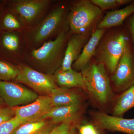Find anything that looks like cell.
<instances>
[{
  "label": "cell",
  "mask_w": 134,
  "mask_h": 134,
  "mask_svg": "<svg viewBox=\"0 0 134 134\" xmlns=\"http://www.w3.org/2000/svg\"><path fill=\"white\" fill-rule=\"evenodd\" d=\"M134 107V85L122 92L117 98L113 109V116L122 117L125 113Z\"/></svg>",
  "instance_id": "obj_20"
},
{
  "label": "cell",
  "mask_w": 134,
  "mask_h": 134,
  "mask_svg": "<svg viewBox=\"0 0 134 134\" xmlns=\"http://www.w3.org/2000/svg\"><path fill=\"white\" fill-rule=\"evenodd\" d=\"M5 106H6V105L5 104V103L3 101L2 99L0 98V107Z\"/></svg>",
  "instance_id": "obj_30"
},
{
  "label": "cell",
  "mask_w": 134,
  "mask_h": 134,
  "mask_svg": "<svg viewBox=\"0 0 134 134\" xmlns=\"http://www.w3.org/2000/svg\"><path fill=\"white\" fill-rule=\"evenodd\" d=\"M50 123L47 119L26 122L19 126L13 134H48L52 130Z\"/></svg>",
  "instance_id": "obj_21"
},
{
  "label": "cell",
  "mask_w": 134,
  "mask_h": 134,
  "mask_svg": "<svg viewBox=\"0 0 134 134\" xmlns=\"http://www.w3.org/2000/svg\"><path fill=\"white\" fill-rule=\"evenodd\" d=\"M133 1L132 0H91V1L103 12L106 10L122 5H129Z\"/></svg>",
  "instance_id": "obj_23"
},
{
  "label": "cell",
  "mask_w": 134,
  "mask_h": 134,
  "mask_svg": "<svg viewBox=\"0 0 134 134\" xmlns=\"http://www.w3.org/2000/svg\"><path fill=\"white\" fill-rule=\"evenodd\" d=\"M15 117L14 108L8 106L0 107V125Z\"/></svg>",
  "instance_id": "obj_26"
},
{
  "label": "cell",
  "mask_w": 134,
  "mask_h": 134,
  "mask_svg": "<svg viewBox=\"0 0 134 134\" xmlns=\"http://www.w3.org/2000/svg\"><path fill=\"white\" fill-rule=\"evenodd\" d=\"M25 30L18 17L5 5L0 12V32H23Z\"/></svg>",
  "instance_id": "obj_19"
},
{
  "label": "cell",
  "mask_w": 134,
  "mask_h": 134,
  "mask_svg": "<svg viewBox=\"0 0 134 134\" xmlns=\"http://www.w3.org/2000/svg\"><path fill=\"white\" fill-rule=\"evenodd\" d=\"M50 96L53 107L80 104L82 99L81 96L76 92L63 87L54 89Z\"/></svg>",
  "instance_id": "obj_18"
},
{
  "label": "cell",
  "mask_w": 134,
  "mask_h": 134,
  "mask_svg": "<svg viewBox=\"0 0 134 134\" xmlns=\"http://www.w3.org/2000/svg\"><path fill=\"white\" fill-rule=\"evenodd\" d=\"M129 39L124 32H119L106 39L98 51L99 62L103 63L111 74H113Z\"/></svg>",
  "instance_id": "obj_7"
},
{
  "label": "cell",
  "mask_w": 134,
  "mask_h": 134,
  "mask_svg": "<svg viewBox=\"0 0 134 134\" xmlns=\"http://www.w3.org/2000/svg\"><path fill=\"white\" fill-rule=\"evenodd\" d=\"M127 19V25L131 38V43L134 49V13Z\"/></svg>",
  "instance_id": "obj_28"
},
{
  "label": "cell",
  "mask_w": 134,
  "mask_h": 134,
  "mask_svg": "<svg viewBox=\"0 0 134 134\" xmlns=\"http://www.w3.org/2000/svg\"><path fill=\"white\" fill-rule=\"evenodd\" d=\"M53 107L50 96H39L30 104L14 107L15 116L24 124L42 119Z\"/></svg>",
  "instance_id": "obj_11"
},
{
  "label": "cell",
  "mask_w": 134,
  "mask_h": 134,
  "mask_svg": "<svg viewBox=\"0 0 134 134\" xmlns=\"http://www.w3.org/2000/svg\"><path fill=\"white\" fill-rule=\"evenodd\" d=\"M5 0H0V12L5 7Z\"/></svg>",
  "instance_id": "obj_29"
},
{
  "label": "cell",
  "mask_w": 134,
  "mask_h": 134,
  "mask_svg": "<svg viewBox=\"0 0 134 134\" xmlns=\"http://www.w3.org/2000/svg\"><path fill=\"white\" fill-rule=\"evenodd\" d=\"M134 13V1L121 9L110 11L97 25V29H108L120 26L129 17Z\"/></svg>",
  "instance_id": "obj_17"
},
{
  "label": "cell",
  "mask_w": 134,
  "mask_h": 134,
  "mask_svg": "<svg viewBox=\"0 0 134 134\" xmlns=\"http://www.w3.org/2000/svg\"><path fill=\"white\" fill-rule=\"evenodd\" d=\"M70 134H76L74 132V129H72V131H71V133Z\"/></svg>",
  "instance_id": "obj_31"
},
{
  "label": "cell",
  "mask_w": 134,
  "mask_h": 134,
  "mask_svg": "<svg viewBox=\"0 0 134 134\" xmlns=\"http://www.w3.org/2000/svg\"><path fill=\"white\" fill-rule=\"evenodd\" d=\"M17 66L19 72L14 82L25 85L41 96H50L58 87L53 75L39 72L24 63Z\"/></svg>",
  "instance_id": "obj_6"
},
{
  "label": "cell",
  "mask_w": 134,
  "mask_h": 134,
  "mask_svg": "<svg viewBox=\"0 0 134 134\" xmlns=\"http://www.w3.org/2000/svg\"><path fill=\"white\" fill-rule=\"evenodd\" d=\"M111 80L118 92L134 85V49L130 39Z\"/></svg>",
  "instance_id": "obj_9"
},
{
  "label": "cell",
  "mask_w": 134,
  "mask_h": 134,
  "mask_svg": "<svg viewBox=\"0 0 134 134\" xmlns=\"http://www.w3.org/2000/svg\"><path fill=\"white\" fill-rule=\"evenodd\" d=\"M87 40L85 35L75 34L70 35L67 42L62 64L59 69L66 71L72 68V65L81 55Z\"/></svg>",
  "instance_id": "obj_13"
},
{
  "label": "cell",
  "mask_w": 134,
  "mask_h": 134,
  "mask_svg": "<svg viewBox=\"0 0 134 134\" xmlns=\"http://www.w3.org/2000/svg\"><path fill=\"white\" fill-rule=\"evenodd\" d=\"M70 4L55 1L48 14L38 23L23 32L28 49H36L56 38L69 29L68 16Z\"/></svg>",
  "instance_id": "obj_1"
},
{
  "label": "cell",
  "mask_w": 134,
  "mask_h": 134,
  "mask_svg": "<svg viewBox=\"0 0 134 134\" xmlns=\"http://www.w3.org/2000/svg\"><path fill=\"white\" fill-rule=\"evenodd\" d=\"M92 118L96 125L103 129L134 134V119L111 116L101 112L93 113Z\"/></svg>",
  "instance_id": "obj_12"
},
{
  "label": "cell",
  "mask_w": 134,
  "mask_h": 134,
  "mask_svg": "<svg viewBox=\"0 0 134 134\" xmlns=\"http://www.w3.org/2000/svg\"><path fill=\"white\" fill-rule=\"evenodd\" d=\"M86 92L101 105L107 104L112 98L113 92L106 67L100 62L90 63L81 70Z\"/></svg>",
  "instance_id": "obj_3"
},
{
  "label": "cell",
  "mask_w": 134,
  "mask_h": 134,
  "mask_svg": "<svg viewBox=\"0 0 134 134\" xmlns=\"http://www.w3.org/2000/svg\"><path fill=\"white\" fill-rule=\"evenodd\" d=\"M37 93L19 83L0 81V98L7 106L14 108L30 104L38 98Z\"/></svg>",
  "instance_id": "obj_10"
},
{
  "label": "cell",
  "mask_w": 134,
  "mask_h": 134,
  "mask_svg": "<svg viewBox=\"0 0 134 134\" xmlns=\"http://www.w3.org/2000/svg\"><path fill=\"white\" fill-rule=\"evenodd\" d=\"M102 12L91 1L81 0L70 3L68 22L70 33L86 36Z\"/></svg>",
  "instance_id": "obj_5"
},
{
  "label": "cell",
  "mask_w": 134,
  "mask_h": 134,
  "mask_svg": "<svg viewBox=\"0 0 134 134\" xmlns=\"http://www.w3.org/2000/svg\"><path fill=\"white\" fill-rule=\"evenodd\" d=\"M23 124L21 121L15 116L0 125V134H13L15 130Z\"/></svg>",
  "instance_id": "obj_24"
},
{
  "label": "cell",
  "mask_w": 134,
  "mask_h": 134,
  "mask_svg": "<svg viewBox=\"0 0 134 134\" xmlns=\"http://www.w3.org/2000/svg\"><path fill=\"white\" fill-rule=\"evenodd\" d=\"M79 131L80 134H99L96 126L90 123H85L80 125Z\"/></svg>",
  "instance_id": "obj_27"
},
{
  "label": "cell",
  "mask_w": 134,
  "mask_h": 134,
  "mask_svg": "<svg viewBox=\"0 0 134 134\" xmlns=\"http://www.w3.org/2000/svg\"><path fill=\"white\" fill-rule=\"evenodd\" d=\"M55 83L60 87L79 88L86 92V86L81 73L72 68L62 71L58 69L53 75Z\"/></svg>",
  "instance_id": "obj_16"
},
{
  "label": "cell",
  "mask_w": 134,
  "mask_h": 134,
  "mask_svg": "<svg viewBox=\"0 0 134 134\" xmlns=\"http://www.w3.org/2000/svg\"><path fill=\"white\" fill-rule=\"evenodd\" d=\"M55 1L54 0H5V6L18 17L25 30L30 29L41 21Z\"/></svg>",
  "instance_id": "obj_4"
},
{
  "label": "cell",
  "mask_w": 134,
  "mask_h": 134,
  "mask_svg": "<svg viewBox=\"0 0 134 134\" xmlns=\"http://www.w3.org/2000/svg\"><path fill=\"white\" fill-rule=\"evenodd\" d=\"M105 30L97 29L92 34L91 37L82 50L78 59L72 65V68L75 70H81L96 53L99 41L104 33Z\"/></svg>",
  "instance_id": "obj_15"
},
{
  "label": "cell",
  "mask_w": 134,
  "mask_h": 134,
  "mask_svg": "<svg viewBox=\"0 0 134 134\" xmlns=\"http://www.w3.org/2000/svg\"><path fill=\"white\" fill-rule=\"evenodd\" d=\"M19 72L17 65L0 59V81L14 82Z\"/></svg>",
  "instance_id": "obj_22"
},
{
  "label": "cell",
  "mask_w": 134,
  "mask_h": 134,
  "mask_svg": "<svg viewBox=\"0 0 134 134\" xmlns=\"http://www.w3.org/2000/svg\"><path fill=\"white\" fill-rule=\"evenodd\" d=\"M71 34L68 29L38 48L27 49L24 63L39 72L53 75L61 66Z\"/></svg>",
  "instance_id": "obj_2"
},
{
  "label": "cell",
  "mask_w": 134,
  "mask_h": 134,
  "mask_svg": "<svg viewBox=\"0 0 134 134\" xmlns=\"http://www.w3.org/2000/svg\"><path fill=\"white\" fill-rule=\"evenodd\" d=\"M27 49L23 32H0V59L19 65L23 63Z\"/></svg>",
  "instance_id": "obj_8"
},
{
  "label": "cell",
  "mask_w": 134,
  "mask_h": 134,
  "mask_svg": "<svg viewBox=\"0 0 134 134\" xmlns=\"http://www.w3.org/2000/svg\"><path fill=\"white\" fill-rule=\"evenodd\" d=\"M81 105L80 104L53 107L44 115L42 119H50L53 123L72 122L81 115Z\"/></svg>",
  "instance_id": "obj_14"
},
{
  "label": "cell",
  "mask_w": 134,
  "mask_h": 134,
  "mask_svg": "<svg viewBox=\"0 0 134 134\" xmlns=\"http://www.w3.org/2000/svg\"><path fill=\"white\" fill-rule=\"evenodd\" d=\"M72 122H66L59 125L51 130L48 134H70L72 131Z\"/></svg>",
  "instance_id": "obj_25"
}]
</instances>
